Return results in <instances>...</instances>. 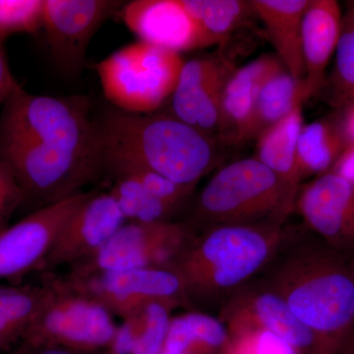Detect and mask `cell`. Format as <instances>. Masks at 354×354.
<instances>
[{"label":"cell","instance_id":"18","mask_svg":"<svg viewBox=\"0 0 354 354\" xmlns=\"http://www.w3.org/2000/svg\"><path fill=\"white\" fill-rule=\"evenodd\" d=\"M341 7L335 0H310L302 21V55L307 100L323 87L326 69L342 31Z\"/></svg>","mask_w":354,"mask_h":354},{"label":"cell","instance_id":"19","mask_svg":"<svg viewBox=\"0 0 354 354\" xmlns=\"http://www.w3.org/2000/svg\"><path fill=\"white\" fill-rule=\"evenodd\" d=\"M310 0H252L254 13L264 24L276 57L291 76L304 80L302 21Z\"/></svg>","mask_w":354,"mask_h":354},{"label":"cell","instance_id":"8","mask_svg":"<svg viewBox=\"0 0 354 354\" xmlns=\"http://www.w3.org/2000/svg\"><path fill=\"white\" fill-rule=\"evenodd\" d=\"M195 234L184 221H127L94 255L71 266L68 272L90 274L143 268L169 270Z\"/></svg>","mask_w":354,"mask_h":354},{"label":"cell","instance_id":"26","mask_svg":"<svg viewBox=\"0 0 354 354\" xmlns=\"http://www.w3.org/2000/svg\"><path fill=\"white\" fill-rule=\"evenodd\" d=\"M307 101L304 80L279 70L261 88L248 131V141L256 140L268 128L286 118L299 104Z\"/></svg>","mask_w":354,"mask_h":354},{"label":"cell","instance_id":"25","mask_svg":"<svg viewBox=\"0 0 354 354\" xmlns=\"http://www.w3.org/2000/svg\"><path fill=\"white\" fill-rule=\"evenodd\" d=\"M194 21L201 37L202 48L223 46L234 32L255 15L250 1L243 0H180Z\"/></svg>","mask_w":354,"mask_h":354},{"label":"cell","instance_id":"7","mask_svg":"<svg viewBox=\"0 0 354 354\" xmlns=\"http://www.w3.org/2000/svg\"><path fill=\"white\" fill-rule=\"evenodd\" d=\"M41 277L50 283L51 295L21 344L32 348L106 351L118 329L114 316L95 300L65 288L57 274L50 272Z\"/></svg>","mask_w":354,"mask_h":354},{"label":"cell","instance_id":"28","mask_svg":"<svg viewBox=\"0 0 354 354\" xmlns=\"http://www.w3.org/2000/svg\"><path fill=\"white\" fill-rule=\"evenodd\" d=\"M44 0H0V46L16 34L44 28Z\"/></svg>","mask_w":354,"mask_h":354},{"label":"cell","instance_id":"36","mask_svg":"<svg viewBox=\"0 0 354 354\" xmlns=\"http://www.w3.org/2000/svg\"><path fill=\"white\" fill-rule=\"evenodd\" d=\"M337 353L339 354H354V330L344 339Z\"/></svg>","mask_w":354,"mask_h":354},{"label":"cell","instance_id":"20","mask_svg":"<svg viewBox=\"0 0 354 354\" xmlns=\"http://www.w3.org/2000/svg\"><path fill=\"white\" fill-rule=\"evenodd\" d=\"M176 305L153 301L118 326L108 354H162Z\"/></svg>","mask_w":354,"mask_h":354},{"label":"cell","instance_id":"33","mask_svg":"<svg viewBox=\"0 0 354 354\" xmlns=\"http://www.w3.org/2000/svg\"><path fill=\"white\" fill-rule=\"evenodd\" d=\"M330 172L354 184V144H348Z\"/></svg>","mask_w":354,"mask_h":354},{"label":"cell","instance_id":"30","mask_svg":"<svg viewBox=\"0 0 354 354\" xmlns=\"http://www.w3.org/2000/svg\"><path fill=\"white\" fill-rule=\"evenodd\" d=\"M221 354H299L269 330H245L230 334Z\"/></svg>","mask_w":354,"mask_h":354},{"label":"cell","instance_id":"24","mask_svg":"<svg viewBox=\"0 0 354 354\" xmlns=\"http://www.w3.org/2000/svg\"><path fill=\"white\" fill-rule=\"evenodd\" d=\"M230 334L218 317L190 311L172 317L165 351L178 354H214L223 351Z\"/></svg>","mask_w":354,"mask_h":354},{"label":"cell","instance_id":"12","mask_svg":"<svg viewBox=\"0 0 354 354\" xmlns=\"http://www.w3.org/2000/svg\"><path fill=\"white\" fill-rule=\"evenodd\" d=\"M124 6L116 0H44L46 44L64 74L78 76L95 32Z\"/></svg>","mask_w":354,"mask_h":354},{"label":"cell","instance_id":"35","mask_svg":"<svg viewBox=\"0 0 354 354\" xmlns=\"http://www.w3.org/2000/svg\"><path fill=\"white\" fill-rule=\"evenodd\" d=\"M23 346H24V344H23ZM26 348L29 349L30 354H108L106 351H83L60 348V346H43V348H37L26 346Z\"/></svg>","mask_w":354,"mask_h":354},{"label":"cell","instance_id":"13","mask_svg":"<svg viewBox=\"0 0 354 354\" xmlns=\"http://www.w3.org/2000/svg\"><path fill=\"white\" fill-rule=\"evenodd\" d=\"M235 69L232 60L221 51L184 62L165 111L216 139L221 95Z\"/></svg>","mask_w":354,"mask_h":354},{"label":"cell","instance_id":"10","mask_svg":"<svg viewBox=\"0 0 354 354\" xmlns=\"http://www.w3.org/2000/svg\"><path fill=\"white\" fill-rule=\"evenodd\" d=\"M218 318L225 324L228 334L266 330L278 335L299 354L337 353L329 342L298 320L283 298L256 278L228 298Z\"/></svg>","mask_w":354,"mask_h":354},{"label":"cell","instance_id":"32","mask_svg":"<svg viewBox=\"0 0 354 354\" xmlns=\"http://www.w3.org/2000/svg\"><path fill=\"white\" fill-rule=\"evenodd\" d=\"M18 85L19 83L9 66L3 46H0V109L3 108L9 95Z\"/></svg>","mask_w":354,"mask_h":354},{"label":"cell","instance_id":"31","mask_svg":"<svg viewBox=\"0 0 354 354\" xmlns=\"http://www.w3.org/2000/svg\"><path fill=\"white\" fill-rule=\"evenodd\" d=\"M24 204V193L13 171L0 158V232L8 227L11 216Z\"/></svg>","mask_w":354,"mask_h":354},{"label":"cell","instance_id":"37","mask_svg":"<svg viewBox=\"0 0 354 354\" xmlns=\"http://www.w3.org/2000/svg\"><path fill=\"white\" fill-rule=\"evenodd\" d=\"M10 354H30L29 349L26 348L23 344H20L19 348L14 351L12 353Z\"/></svg>","mask_w":354,"mask_h":354},{"label":"cell","instance_id":"34","mask_svg":"<svg viewBox=\"0 0 354 354\" xmlns=\"http://www.w3.org/2000/svg\"><path fill=\"white\" fill-rule=\"evenodd\" d=\"M337 113L348 144H354V97L339 102Z\"/></svg>","mask_w":354,"mask_h":354},{"label":"cell","instance_id":"5","mask_svg":"<svg viewBox=\"0 0 354 354\" xmlns=\"http://www.w3.org/2000/svg\"><path fill=\"white\" fill-rule=\"evenodd\" d=\"M297 193L255 158H242L211 177L183 221L195 232L221 225H285Z\"/></svg>","mask_w":354,"mask_h":354},{"label":"cell","instance_id":"6","mask_svg":"<svg viewBox=\"0 0 354 354\" xmlns=\"http://www.w3.org/2000/svg\"><path fill=\"white\" fill-rule=\"evenodd\" d=\"M184 62L180 53L139 41L116 50L95 68L104 97L114 108L149 113L169 101Z\"/></svg>","mask_w":354,"mask_h":354},{"label":"cell","instance_id":"1","mask_svg":"<svg viewBox=\"0 0 354 354\" xmlns=\"http://www.w3.org/2000/svg\"><path fill=\"white\" fill-rule=\"evenodd\" d=\"M0 158L34 211L82 192L104 176L90 100L30 94L19 84L0 113Z\"/></svg>","mask_w":354,"mask_h":354},{"label":"cell","instance_id":"17","mask_svg":"<svg viewBox=\"0 0 354 354\" xmlns=\"http://www.w3.org/2000/svg\"><path fill=\"white\" fill-rule=\"evenodd\" d=\"M283 68L276 55H264L234 70L221 95L216 136L218 143L239 145L248 141L249 127L261 88Z\"/></svg>","mask_w":354,"mask_h":354},{"label":"cell","instance_id":"14","mask_svg":"<svg viewBox=\"0 0 354 354\" xmlns=\"http://www.w3.org/2000/svg\"><path fill=\"white\" fill-rule=\"evenodd\" d=\"M295 209L312 234L349 257L354 256V184L328 172L298 190Z\"/></svg>","mask_w":354,"mask_h":354},{"label":"cell","instance_id":"40","mask_svg":"<svg viewBox=\"0 0 354 354\" xmlns=\"http://www.w3.org/2000/svg\"><path fill=\"white\" fill-rule=\"evenodd\" d=\"M330 354H339V353H330Z\"/></svg>","mask_w":354,"mask_h":354},{"label":"cell","instance_id":"27","mask_svg":"<svg viewBox=\"0 0 354 354\" xmlns=\"http://www.w3.org/2000/svg\"><path fill=\"white\" fill-rule=\"evenodd\" d=\"M109 194L115 199L127 221L157 223L179 221L183 209L160 199L129 176H111Z\"/></svg>","mask_w":354,"mask_h":354},{"label":"cell","instance_id":"2","mask_svg":"<svg viewBox=\"0 0 354 354\" xmlns=\"http://www.w3.org/2000/svg\"><path fill=\"white\" fill-rule=\"evenodd\" d=\"M305 227L286 230L283 241L257 277L283 298L312 332L339 351L354 330V265Z\"/></svg>","mask_w":354,"mask_h":354},{"label":"cell","instance_id":"38","mask_svg":"<svg viewBox=\"0 0 354 354\" xmlns=\"http://www.w3.org/2000/svg\"><path fill=\"white\" fill-rule=\"evenodd\" d=\"M162 354H178V353H169V351H162Z\"/></svg>","mask_w":354,"mask_h":354},{"label":"cell","instance_id":"16","mask_svg":"<svg viewBox=\"0 0 354 354\" xmlns=\"http://www.w3.org/2000/svg\"><path fill=\"white\" fill-rule=\"evenodd\" d=\"M120 17L140 41L180 53L202 48L199 30L180 0H134Z\"/></svg>","mask_w":354,"mask_h":354},{"label":"cell","instance_id":"9","mask_svg":"<svg viewBox=\"0 0 354 354\" xmlns=\"http://www.w3.org/2000/svg\"><path fill=\"white\" fill-rule=\"evenodd\" d=\"M57 278L65 288L95 300L122 320L153 301L192 309L183 281L176 272L167 269L143 268L90 274L67 272L57 274Z\"/></svg>","mask_w":354,"mask_h":354},{"label":"cell","instance_id":"3","mask_svg":"<svg viewBox=\"0 0 354 354\" xmlns=\"http://www.w3.org/2000/svg\"><path fill=\"white\" fill-rule=\"evenodd\" d=\"M97 122L104 176L118 167H138L197 185L218 162V140L165 111L134 113L113 106Z\"/></svg>","mask_w":354,"mask_h":354},{"label":"cell","instance_id":"22","mask_svg":"<svg viewBox=\"0 0 354 354\" xmlns=\"http://www.w3.org/2000/svg\"><path fill=\"white\" fill-rule=\"evenodd\" d=\"M304 127L302 104H299L286 118L268 128L256 139L254 157L297 190L301 183L297 169V148Z\"/></svg>","mask_w":354,"mask_h":354},{"label":"cell","instance_id":"39","mask_svg":"<svg viewBox=\"0 0 354 354\" xmlns=\"http://www.w3.org/2000/svg\"><path fill=\"white\" fill-rule=\"evenodd\" d=\"M351 261H353V265H354V256L353 258H351Z\"/></svg>","mask_w":354,"mask_h":354},{"label":"cell","instance_id":"29","mask_svg":"<svg viewBox=\"0 0 354 354\" xmlns=\"http://www.w3.org/2000/svg\"><path fill=\"white\" fill-rule=\"evenodd\" d=\"M333 84L337 104L354 97V1L349 2L348 10L342 15Z\"/></svg>","mask_w":354,"mask_h":354},{"label":"cell","instance_id":"11","mask_svg":"<svg viewBox=\"0 0 354 354\" xmlns=\"http://www.w3.org/2000/svg\"><path fill=\"white\" fill-rule=\"evenodd\" d=\"M94 191L80 192L32 211L0 232V281L21 285L32 272H39L51 247L72 215Z\"/></svg>","mask_w":354,"mask_h":354},{"label":"cell","instance_id":"21","mask_svg":"<svg viewBox=\"0 0 354 354\" xmlns=\"http://www.w3.org/2000/svg\"><path fill=\"white\" fill-rule=\"evenodd\" d=\"M50 295L44 277L39 285L0 283V354L21 344Z\"/></svg>","mask_w":354,"mask_h":354},{"label":"cell","instance_id":"23","mask_svg":"<svg viewBox=\"0 0 354 354\" xmlns=\"http://www.w3.org/2000/svg\"><path fill=\"white\" fill-rule=\"evenodd\" d=\"M348 144L337 114L304 124L297 148L301 181L330 172Z\"/></svg>","mask_w":354,"mask_h":354},{"label":"cell","instance_id":"4","mask_svg":"<svg viewBox=\"0 0 354 354\" xmlns=\"http://www.w3.org/2000/svg\"><path fill=\"white\" fill-rule=\"evenodd\" d=\"M285 225H221L196 232L169 271L191 308H218L257 278L278 251Z\"/></svg>","mask_w":354,"mask_h":354},{"label":"cell","instance_id":"15","mask_svg":"<svg viewBox=\"0 0 354 354\" xmlns=\"http://www.w3.org/2000/svg\"><path fill=\"white\" fill-rule=\"evenodd\" d=\"M127 223L109 192H93L62 228L39 272L50 274L94 255Z\"/></svg>","mask_w":354,"mask_h":354}]
</instances>
